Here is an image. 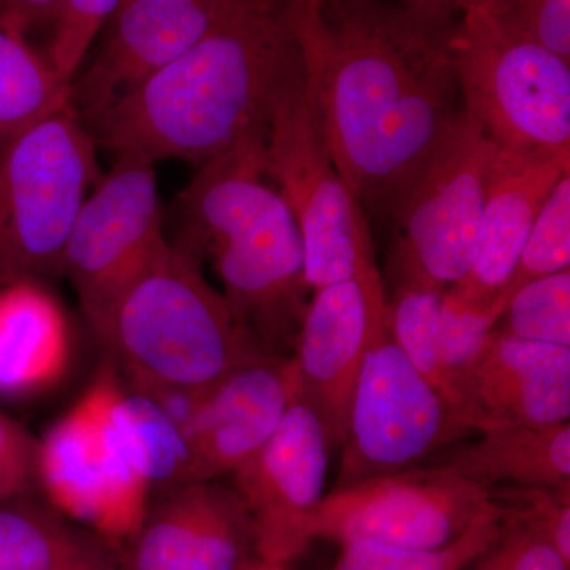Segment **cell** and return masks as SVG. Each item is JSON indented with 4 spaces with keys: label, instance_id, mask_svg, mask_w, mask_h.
<instances>
[{
    "label": "cell",
    "instance_id": "cell-1",
    "mask_svg": "<svg viewBox=\"0 0 570 570\" xmlns=\"http://www.w3.org/2000/svg\"><path fill=\"white\" fill-rule=\"evenodd\" d=\"M291 11L330 159L365 214L390 217L463 115L456 13L404 0Z\"/></svg>",
    "mask_w": 570,
    "mask_h": 570
},
{
    "label": "cell",
    "instance_id": "cell-2",
    "mask_svg": "<svg viewBox=\"0 0 570 570\" xmlns=\"http://www.w3.org/2000/svg\"><path fill=\"white\" fill-rule=\"evenodd\" d=\"M291 0H225L190 50L86 124L99 148L197 167L266 135L302 73Z\"/></svg>",
    "mask_w": 570,
    "mask_h": 570
},
{
    "label": "cell",
    "instance_id": "cell-3",
    "mask_svg": "<svg viewBox=\"0 0 570 570\" xmlns=\"http://www.w3.org/2000/svg\"><path fill=\"white\" fill-rule=\"evenodd\" d=\"M183 242L212 258L225 302L266 354L294 348L309 305L302 235L269 178L265 135L198 167L179 198Z\"/></svg>",
    "mask_w": 570,
    "mask_h": 570
},
{
    "label": "cell",
    "instance_id": "cell-4",
    "mask_svg": "<svg viewBox=\"0 0 570 570\" xmlns=\"http://www.w3.org/2000/svg\"><path fill=\"white\" fill-rule=\"evenodd\" d=\"M88 322L137 392L165 406L184 400L187 411L236 367L273 356L238 324L202 262L168 239Z\"/></svg>",
    "mask_w": 570,
    "mask_h": 570
},
{
    "label": "cell",
    "instance_id": "cell-5",
    "mask_svg": "<svg viewBox=\"0 0 570 570\" xmlns=\"http://www.w3.org/2000/svg\"><path fill=\"white\" fill-rule=\"evenodd\" d=\"M452 48L464 111L498 148L570 153V61L494 9L463 13Z\"/></svg>",
    "mask_w": 570,
    "mask_h": 570
},
{
    "label": "cell",
    "instance_id": "cell-6",
    "mask_svg": "<svg viewBox=\"0 0 570 570\" xmlns=\"http://www.w3.org/2000/svg\"><path fill=\"white\" fill-rule=\"evenodd\" d=\"M97 148L70 105L0 154V284L61 273L71 228L102 176Z\"/></svg>",
    "mask_w": 570,
    "mask_h": 570
},
{
    "label": "cell",
    "instance_id": "cell-7",
    "mask_svg": "<svg viewBox=\"0 0 570 570\" xmlns=\"http://www.w3.org/2000/svg\"><path fill=\"white\" fill-rule=\"evenodd\" d=\"M265 164L298 225L311 291L354 279L384 284L366 214L326 151L305 70L277 100L265 138Z\"/></svg>",
    "mask_w": 570,
    "mask_h": 570
},
{
    "label": "cell",
    "instance_id": "cell-8",
    "mask_svg": "<svg viewBox=\"0 0 570 570\" xmlns=\"http://www.w3.org/2000/svg\"><path fill=\"white\" fill-rule=\"evenodd\" d=\"M497 154L498 146L463 108L390 214L396 285L445 292L468 275Z\"/></svg>",
    "mask_w": 570,
    "mask_h": 570
},
{
    "label": "cell",
    "instance_id": "cell-9",
    "mask_svg": "<svg viewBox=\"0 0 570 570\" xmlns=\"http://www.w3.org/2000/svg\"><path fill=\"white\" fill-rule=\"evenodd\" d=\"M471 434L382 325L356 376L333 490L417 468Z\"/></svg>",
    "mask_w": 570,
    "mask_h": 570
},
{
    "label": "cell",
    "instance_id": "cell-10",
    "mask_svg": "<svg viewBox=\"0 0 570 570\" xmlns=\"http://www.w3.org/2000/svg\"><path fill=\"white\" fill-rule=\"evenodd\" d=\"M491 502L489 489L455 472L412 468L330 491L311 519L309 539L441 549Z\"/></svg>",
    "mask_w": 570,
    "mask_h": 570
},
{
    "label": "cell",
    "instance_id": "cell-11",
    "mask_svg": "<svg viewBox=\"0 0 570 570\" xmlns=\"http://www.w3.org/2000/svg\"><path fill=\"white\" fill-rule=\"evenodd\" d=\"M165 239L156 163L118 154L82 204L62 255L61 273L86 318L99 313Z\"/></svg>",
    "mask_w": 570,
    "mask_h": 570
},
{
    "label": "cell",
    "instance_id": "cell-12",
    "mask_svg": "<svg viewBox=\"0 0 570 570\" xmlns=\"http://www.w3.org/2000/svg\"><path fill=\"white\" fill-rule=\"evenodd\" d=\"M36 478L51 508L105 539L140 527L151 490L112 441L99 377L37 444Z\"/></svg>",
    "mask_w": 570,
    "mask_h": 570
},
{
    "label": "cell",
    "instance_id": "cell-13",
    "mask_svg": "<svg viewBox=\"0 0 570 570\" xmlns=\"http://www.w3.org/2000/svg\"><path fill=\"white\" fill-rule=\"evenodd\" d=\"M332 452L321 420L295 400L275 434L232 474L257 558L287 564L311 546L309 523L325 498Z\"/></svg>",
    "mask_w": 570,
    "mask_h": 570
},
{
    "label": "cell",
    "instance_id": "cell-14",
    "mask_svg": "<svg viewBox=\"0 0 570 570\" xmlns=\"http://www.w3.org/2000/svg\"><path fill=\"white\" fill-rule=\"evenodd\" d=\"M387 324L384 284L343 281L314 291L288 358L296 400L321 420L332 450L343 445L348 406L371 340Z\"/></svg>",
    "mask_w": 570,
    "mask_h": 570
},
{
    "label": "cell",
    "instance_id": "cell-15",
    "mask_svg": "<svg viewBox=\"0 0 570 570\" xmlns=\"http://www.w3.org/2000/svg\"><path fill=\"white\" fill-rule=\"evenodd\" d=\"M225 0H124L99 52L71 81V108L89 124L190 50Z\"/></svg>",
    "mask_w": 570,
    "mask_h": 570
},
{
    "label": "cell",
    "instance_id": "cell-16",
    "mask_svg": "<svg viewBox=\"0 0 570 570\" xmlns=\"http://www.w3.org/2000/svg\"><path fill=\"white\" fill-rule=\"evenodd\" d=\"M257 558L253 524L234 487L184 483L148 510L122 570H239Z\"/></svg>",
    "mask_w": 570,
    "mask_h": 570
},
{
    "label": "cell",
    "instance_id": "cell-17",
    "mask_svg": "<svg viewBox=\"0 0 570 570\" xmlns=\"http://www.w3.org/2000/svg\"><path fill=\"white\" fill-rule=\"evenodd\" d=\"M295 400L288 358L266 356L232 371L187 411V483L234 474L275 434Z\"/></svg>",
    "mask_w": 570,
    "mask_h": 570
},
{
    "label": "cell",
    "instance_id": "cell-18",
    "mask_svg": "<svg viewBox=\"0 0 570 570\" xmlns=\"http://www.w3.org/2000/svg\"><path fill=\"white\" fill-rule=\"evenodd\" d=\"M456 384L461 417L474 434L569 422L570 347L520 340L494 326Z\"/></svg>",
    "mask_w": 570,
    "mask_h": 570
},
{
    "label": "cell",
    "instance_id": "cell-19",
    "mask_svg": "<svg viewBox=\"0 0 570 570\" xmlns=\"http://www.w3.org/2000/svg\"><path fill=\"white\" fill-rule=\"evenodd\" d=\"M569 170L570 153H515L498 148L474 262L468 275L444 292L452 302L491 316V306L512 275L543 202Z\"/></svg>",
    "mask_w": 570,
    "mask_h": 570
},
{
    "label": "cell",
    "instance_id": "cell-20",
    "mask_svg": "<svg viewBox=\"0 0 570 570\" xmlns=\"http://www.w3.org/2000/svg\"><path fill=\"white\" fill-rule=\"evenodd\" d=\"M70 358L69 317L50 288L39 279L0 284V396L51 389Z\"/></svg>",
    "mask_w": 570,
    "mask_h": 570
},
{
    "label": "cell",
    "instance_id": "cell-21",
    "mask_svg": "<svg viewBox=\"0 0 570 570\" xmlns=\"http://www.w3.org/2000/svg\"><path fill=\"white\" fill-rule=\"evenodd\" d=\"M434 466L485 489L570 487V423L491 428L474 441L450 450Z\"/></svg>",
    "mask_w": 570,
    "mask_h": 570
},
{
    "label": "cell",
    "instance_id": "cell-22",
    "mask_svg": "<svg viewBox=\"0 0 570 570\" xmlns=\"http://www.w3.org/2000/svg\"><path fill=\"white\" fill-rule=\"evenodd\" d=\"M97 377L102 384L105 422L127 466L149 490L187 483L189 449L170 409L146 393H127L112 365Z\"/></svg>",
    "mask_w": 570,
    "mask_h": 570
},
{
    "label": "cell",
    "instance_id": "cell-23",
    "mask_svg": "<svg viewBox=\"0 0 570 570\" xmlns=\"http://www.w3.org/2000/svg\"><path fill=\"white\" fill-rule=\"evenodd\" d=\"M0 570H122L102 538L55 508L32 501L0 502Z\"/></svg>",
    "mask_w": 570,
    "mask_h": 570
},
{
    "label": "cell",
    "instance_id": "cell-24",
    "mask_svg": "<svg viewBox=\"0 0 570 570\" xmlns=\"http://www.w3.org/2000/svg\"><path fill=\"white\" fill-rule=\"evenodd\" d=\"M71 81L0 24V154L52 112L70 107Z\"/></svg>",
    "mask_w": 570,
    "mask_h": 570
},
{
    "label": "cell",
    "instance_id": "cell-25",
    "mask_svg": "<svg viewBox=\"0 0 570 570\" xmlns=\"http://www.w3.org/2000/svg\"><path fill=\"white\" fill-rule=\"evenodd\" d=\"M442 295L444 292L434 288L396 285L387 299V324L396 346L463 423L459 387L445 365L439 335Z\"/></svg>",
    "mask_w": 570,
    "mask_h": 570
},
{
    "label": "cell",
    "instance_id": "cell-26",
    "mask_svg": "<svg viewBox=\"0 0 570 570\" xmlns=\"http://www.w3.org/2000/svg\"><path fill=\"white\" fill-rule=\"evenodd\" d=\"M502 521L497 502L472 521L459 539L441 549H397L377 543L341 546L335 570H464L471 568L494 538Z\"/></svg>",
    "mask_w": 570,
    "mask_h": 570
},
{
    "label": "cell",
    "instance_id": "cell-27",
    "mask_svg": "<svg viewBox=\"0 0 570 570\" xmlns=\"http://www.w3.org/2000/svg\"><path fill=\"white\" fill-rule=\"evenodd\" d=\"M570 268V176L553 187L532 224L508 283L499 291L491 316L501 318L515 292L540 277Z\"/></svg>",
    "mask_w": 570,
    "mask_h": 570
},
{
    "label": "cell",
    "instance_id": "cell-28",
    "mask_svg": "<svg viewBox=\"0 0 570 570\" xmlns=\"http://www.w3.org/2000/svg\"><path fill=\"white\" fill-rule=\"evenodd\" d=\"M497 326L520 340L570 347V268L523 285Z\"/></svg>",
    "mask_w": 570,
    "mask_h": 570
},
{
    "label": "cell",
    "instance_id": "cell-29",
    "mask_svg": "<svg viewBox=\"0 0 570 570\" xmlns=\"http://www.w3.org/2000/svg\"><path fill=\"white\" fill-rule=\"evenodd\" d=\"M491 499L549 539L570 564V487H490Z\"/></svg>",
    "mask_w": 570,
    "mask_h": 570
},
{
    "label": "cell",
    "instance_id": "cell-30",
    "mask_svg": "<svg viewBox=\"0 0 570 570\" xmlns=\"http://www.w3.org/2000/svg\"><path fill=\"white\" fill-rule=\"evenodd\" d=\"M122 2L124 0H62L47 59L63 78L73 81L92 40Z\"/></svg>",
    "mask_w": 570,
    "mask_h": 570
},
{
    "label": "cell",
    "instance_id": "cell-31",
    "mask_svg": "<svg viewBox=\"0 0 570 570\" xmlns=\"http://www.w3.org/2000/svg\"><path fill=\"white\" fill-rule=\"evenodd\" d=\"M474 570H570L546 535L502 510L501 527Z\"/></svg>",
    "mask_w": 570,
    "mask_h": 570
},
{
    "label": "cell",
    "instance_id": "cell-32",
    "mask_svg": "<svg viewBox=\"0 0 570 570\" xmlns=\"http://www.w3.org/2000/svg\"><path fill=\"white\" fill-rule=\"evenodd\" d=\"M494 326L497 321L489 313L459 305L448 295H442L439 335L445 365L455 382L461 371L479 354Z\"/></svg>",
    "mask_w": 570,
    "mask_h": 570
},
{
    "label": "cell",
    "instance_id": "cell-33",
    "mask_svg": "<svg viewBox=\"0 0 570 570\" xmlns=\"http://www.w3.org/2000/svg\"><path fill=\"white\" fill-rule=\"evenodd\" d=\"M494 10L547 50L570 61V0H499Z\"/></svg>",
    "mask_w": 570,
    "mask_h": 570
},
{
    "label": "cell",
    "instance_id": "cell-34",
    "mask_svg": "<svg viewBox=\"0 0 570 570\" xmlns=\"http://www.w3.org/2000/svg\"><path fill=\"white\" fill-rule=\"evenodd\" d=\"M37 442L0 415V502L17 498L36 478Z\"/></svg>",
    "mask_w": 570,
    "mask_h": 570
},
{
    "label": "cell",
    "instance_id": "cell-35",
    "mask_svg": "<svg viewBox=\"0 0 570 570\" xmlns=\"http://www.w3.org/2000/svg\"><path fill=\"white\" fill-rule=\"evenodd\" d=\"M62 0H0V24L26 37L39 26L56 22Z\"/></svg>",
    "mask_w": 570,
    "mask_h": 570
},
{
    "label": "cell",
    "instance_id": "cell-36",
    "mask_svg": "<svg viewBox=\"0 0 570 570\" xmlns=\"http://www.w3.org/2000/svg\"><path fill=\"white\" fill-rule=\"evenodd\" d=\"M404 2L422 3V6L438 7L453 11V13H466L471 10L494 9L499 0H404Z\"/></svg>",
    "mask_w": 570,
    "mask_h": 570
},
{
    "label": "cell",
    "instance_id": "cell-37",
    "mask_svg": "<svg viewBox=\"0 0 570 570\" xmlns=\"http://www.w3.org/2000/svg\"><path fill=\"white\" fill-rule=\"evenodd\" d=\"M239 570H287L285 564H276V562H268L261 560V558H254L253 561L247 562L245 568Z\"/></svg>",
    "mask_w": 570,
    "mask_h": 570
},
{
    "label": "cell",
    "instance_id": "cell-38",
    "mask_svg": "<svg viewBox=\"0 0 570 570\" xmlns=\"http://www.w3.org/2000/svg\"><path fill=\"white\" fill-rule=\"evenodd\" d=\"M292 3H299V6H321L325 0H291Z\"/></svg>",
    "mask_w": 570,
    "mask_h": 570
}]
</instances>
